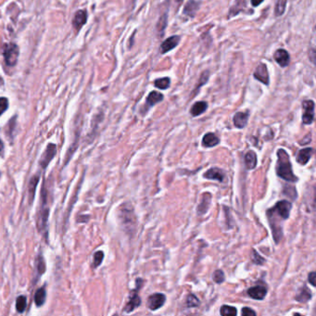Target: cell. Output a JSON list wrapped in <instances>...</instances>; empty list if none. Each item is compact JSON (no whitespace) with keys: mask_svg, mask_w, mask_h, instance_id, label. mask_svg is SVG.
Listing matches in <instances>:
<instances>
[{"mask_svg":"<svg viewBox=\"0 0 316 316\" xmlns=\"http://www.w3.org/2000/svg\"><path fill=\"white\" fill-rule=\"evenodd\" d=\"M278 161L276 163V173L279 177L287 182L294 183L298 178L292 171V166L289 160V156L284 150H279L277 151Z\"/></svg>","mask_w":316,"mask_h":316,"instance_id":"6da1fadb","label":"cell"},{"mask_svg":"<svg viewBox=\"0 0 316 316\" xmlns=\"http://www.w3.org/2000/svg\"><path fill=\"white\" fill-rule=\"evenodd\" d=\"M3 56L7 65L13 67L17 64L18 58H19V48L16 44L10 43L5 45L3 50Z\"/></svg>","mask_w":316,"mask_h":316,"instance_id":"7a4b0ae2","label":"cell"},{"mask_svg":"<svg viewBox=\"0 0 316 316\" xmlns=\"http://www.w3.org/2000/svg\"><path fill=\"white\" fill-rule=\"evenodd\" d=\"M142 283L143 281L140 278H138L136 280V288L131 291L130 297H129V300H128L126 306L124 307V312L125 313L129 314V313L133 312L135 308L141 305V299L138 295V291H139V289L141 287Z\"/></svg>","mask_w":316,"mask_h":316,"instance_id":"3957f363","label":"cell"},{"mask_svg":"<svg viewBox=\"0 0 316 316\" xmlns=\"http://www.w3.org/2000/svg\"><path fill=\"white\" fill-rule=\"evenodd\" d=\"M47 205V195H44V191L42 192V204H41V209L38 212V218H37V228L40 232H45L47 229V224H48V219H49V214H50V210L48 209Z\"/></svg>","mask_w":316,"mask_h":316,"instance_id":"277c9868","label":"cell"},{"mask_svg":"<svg viewBox=\"0 0 316 316\" xmlns=\"http://www.w3.org/2000/svg\"><path fill=\"white\" fill-rule=\"evenodd\" d=\"M302 122L304 124H312L315 120V102L311 100H307L302 103Z\"/></svg>","mask_w":316,"mask_h":316,"instance_id":"5b68a950","label":"cell"},{"mask_svg":"<svg viewBox=\"0 0 316 316\" xmlns=\"http://www.w3.org/2000/svg\"><path fill=\"white\" fill-rule=\"evenodd\" d=\"M276 214H278L283 220H286L289 217L292 205L287 200H280L275 204V207L272 208Z\"/></svg>","mask_w":316,"mask_h":316,"instance_id":"8992f818","label":"cell"},{"mask_svg":"<svg viewBox=\"0 0 316 316\" xmlns=\"http://www.w3.org/2000/svg\"><path fill=\"white\" fill-rule=\"evenodd\" d=\"M56 153H57V147H56V145L55 144H51V143L50 144H49L47 150H45V152L42 155L40 162H39V164H40V166L43 169H45V168L48 167V165L52 161V159L55 157Z\"/></svg>","mask_w":316,"mask_h":316,"instance_id":"52a82bcc","label":"cell"},{"mask_svg":"<svg viewBox=\"0 0 316 316\" xmlns=\"http://www.w3.org/2000/svg\"><path fill=\"white\" fill-rule=\"evenodd\" d=\"M253 75H254L255 79H257L258 81L263 83L265 85H268L269 84V83H270L269 72H268L267 66L265 65V63H260L256 67Z\"/></svg>","mask_w":316,"mask_h":316,"instance_id":"ba28073f","label":"cell"},{"mask_svg":"<svg viewBox=\"0 0 316 316\" xmlns=\"http://www.w3.org/2000/svg\"><path fill=\"white\" fill-rule=\"evenodd\" d=\"M165 301H166L165 295H163L162 293H156V294L150 296L148 305L151 311H157L158 309H160L161 307L164 305Z\"/></svg>","mask_w":316,"mask_h":316,"instance_id":"9c48e42d","label":"cell"},{"mask_svg":"<svg viewBox=\"0 0 316 316\" xmlns=\"http://www.w3.org/2000/svg\"><path fill=\"white\" fill-rule=\"evenodd\" d=\"M267 293V287L265 285H257L250 287L248 290V294L249 296L253 299H257V300H262L264 299Z\"/></svg>","mask_w":316,"mask_h":316,"instance_id":"30bf717a","label":"cell"},{"mask_svg":"<svg viewBox=\"0 0 316 316\" xmlns=\"http://www.w3.org/2000/svg\"><path fill=\"white\" fill-rule=\"evenodd\" d=\"M181 38L178 35H173V36H170L169 38H167L166 40L163 41L162 46H161V50L163 54H165L169 51L173 50V49H175L178 44L180 43Z\"/></svg>","mask_w":316,"mask_h":316,"instance_id":"8fae6325","label":"cell"},{"mask_svg":"<svg viewBox=\"0 0 316 316\" xmlns=\"http://www.w3.org/2000/svg\"><path fill=\"white\" fill-rule=\"evenodd\" d=\"M87 20V12L85 10H78L72 19V25L75 30L79 31L85 24Z\"/></svg>","mask_w":316,"mask_h":316,"instance_id":"7c38bea8","label":"cell"},{"mask_svg":"<svg viewBox=\"0 0 316 316\" xmlns=\"http://www.w3.org/2000/svg\"><path fill=\"white\" fill-rule=\"evenodd\" d=\"M200 3L196 1V0H189L187 3L184 5L183 10V14L184 16H187L189 18H194L200 9Z\"/></svg>","mask_w":316,"mask_h":316,"instance_id":"4fadbf2b","label":"cell"},{"mask_svg":"<svg viewBox=\"0 0 316 316\" xmlns=\"http://www.w3.org/2000/svg\"><path fill=\"white\" fill-rule=\"evenodd\" d=\"M204 178L210 180H217L219 182H224L225 179V173L223 170L219 168H211L204 173Z\"/></svg>","mask_w":316,"mask_h":316,"instance_id":"5bb4252c","label":"cell"},{"mask_svg":"<svg viewBox=\"0 0 316 316\" xmlns=\"http://www.w3.org/2000/svg\"><path fill=\"white\" fill-rule=\"evenodd\" d=\"M274 58H275V61L283 68H285L289 64L290 56H289V53L285 50H283V49L277 50L275 52Z\"/></svg>","mask_w":316,"mask_h":316,"instance_id":"9a60e30c","label":"cell"},{"mask_svg":"<svg viewBox=\"0 0 316 316\" xmlns=\"http://www.w3.org/2000/svg\"><path fill=\"white\" fill-rule=\"evenodd\" d=\"M247 9V0H234V5L230 8L227 14V18L230 19L236 16L241 11H244Z\"/></svg>","mask_w":316,"mask_h":316,"instance_id":"2e32d148","label":"cell"},{"mask_svg":"<svg viewBox=\"0 0 316 316\" xmlns=\"http://www.w3.org/2000/svg\"><path fill=\"white\" fill-rule=\"evenodd\" d=\"M249 113L248 112H236L234 114V119H233L234 126L236 128H239V129L244 128L245 126L247 125V123H248V121H249Z\"/></svg>","mask_w":316,"mask_h":316,"instance_id":"e0dca14e","label":"cell"},{"mask_svg":"<svg viewBox=\"0 0 316 316\" xmlns=\"http://www.w3.org/2000/svg\"><path fill=\"white\" fill-rule=\"evenodd\" d=\"M313 152L314 150L312 148H305L303 150H300L297 155V162L301 165H305L310 161Z\"/></svg>","mask_w":316,"mask_h":316,"instance_id":"ac0fdd59","label":"cell"},{"mask_svg":"<svg viewBox=\"0 0 316 316\" xmlns=\"http://www.w3.org/2000/svg\"><path fill=\"white\" fill-rule=\"evenodd\" d=\"M220 143L219 138L214 133H208L203 136L202 146L206 148H213Z\"/></svg>","mask_w":316,"mask_h":316,"instance_id":"d6986e66","label":"cell"},{"mask_svg":"<svg viewBox=\"0 0 316 316\" xmlns=\"http://www.w3.org/2000/svg\"><path fill=\"white\" fill-rule=\"evenodd\" d=\"M163 95L162 93L157 91L150 92V95L148 96V99H147V107L149 109L150 107L155 106L157 103L163 101Z\"/></svg>","mask_w":316,"mask_h":316,"instance_id":"ffe728a7","label":"cell"},{"mask_svg":"<svg viewBox=\"0 0 316 316\" xmlns=\"http://www.w3.org/2000/svg\"><path fill=\"white\" fill-rule=\"evenodd\" d=\"M211 200H212L211 194H204L202 201H201V203L200 204V206L198 207V210H197L200 215L205 214L208 212V210L210 208V205H211Z\"/></svg>","mask_w":316,"mask_h":316,"instance_id":"44dd1931","label":"cell"},{"mask_svg":"<svg viewBox=\"0 0 316 316\" xmlns=\"http://www.w3.org/2000/svg\"><path fill=\"white\" fill-rule=\"evenodd\" d=\"M208 109V103L205 101H199L196 102L192 106L191 110H190V113L194 117L200 116L202 113L206 112V110Z\"/></svg>","mask_w":316,"mask_h":316,"instance_id":"7402d4cb","label":"cell"},{"mask_svg":"<svg viewBox=\"0 0 316 316\" xmlns=\"http://www.w3.org/2000/svg\"><path fill=\"white\" fill-rule=\"evenodd\" d=\"M245 164H246L247 169H249V170L254 169L257 165V156H256V153L254 151L250 150L246 154Z\"/></svg>","mask_w":316,"mask_h":316,"instance_id":"603a6c76","label":"cell"},{"mask_svg":"<svg viewBox=\"0 0 316 316\" xmlns=\"http://www.w3.org/2000/svg\"><path fill=\"white\" fill-rule=\"evenodd\" d=\"M295 299L299 302H306L312 299V293L306 286H303L299 290Z\"/></svg>","mask_w":316,"mask_h":316,"instance_id":"cb8c5ba5","label":"cell"},{"mask_svg":"<svg viewBox=\"0 0 316 316\" xmlns=\"http://www.w3.org/2000/svg\"><path fill=\"white\" fill-rule=\"evenodd\" d=\"M46 289L45 287H41L39 288L35 295H34V302H35V305L37 307H41V306L44 305L45 301H46Z\"/></svg>","mask_w":316,"mask_h":316,"instance_id":"d4e9b609","label":"cell"},{"mask_svg":"<svg viewBox=\"0 0 316 316\" xmlns=\"http://www.w3.org/2000/svg\"><path fill=\"white\" fill-rule=\"evenodd\" d=\"M171 84V79L169 77H163V78H160L154 81V85L155 87L161 89V90H165L167 88L170 87Z\"/></svg>","mask_w":316,"mask_h":316,"instance_id":"484cf974","label":"cell"},{"mask_svg":"<svg viewBox=\"0 0 316 316\" xmlns=\"http://www.w3.org/2000/svg\"><path fill=\"white\" fill-rule=\"evenodd\" d=\"M27 306V299L25 296H19L16 300V309L18 313H23Z\"/></svg>","mask_w":316,"mask_h":316,"instance_id":"4316f807","label":"cell"},{"mask_svg":"<svg viewBox=\"0 0 316 316\" xmlns=\"http://www.w3.org/2000/svg\"><path fill=\"white\" fill-rule=\"evenodd\" d=\"M286 2H287V0H276L275 9V16H282L285 13Z\"/></svg>","mask_w":316,"mask_h":316,"instance_id":"83f0119b","label":"cell"},{"mask_svg":"<svg viewBox=\"0 0 316 316\" xmlns=\"http://www.w3.org/2000/svg\"><path fill=\"white\" fill-rule=\"evenodd\" d=\"M35 266H36V272L37 274H39V276L41 275H43L46 271V265H45V261L42 257V255H39L37 256L36 258V262H35Z\"/></svg>","mask_w":316,"mask_h":316,"instance_id":"f1b7e54d","label":"cell"},{"mask_svg":"<svg viewBox=\"0 0 316 316\" xmlns=\"http://www.w3.org/2000/svg\"><path fill=\"white\" fill-rule=\"evenodd\" d=\"M39 180V176H33L30 181V185H29V193H30V200H33L34 197V193H35V189H36V185L38 183Z\"/></svg>","mask_w":316,"mask_h":316,"instance_id":"f546056e","label":"cell"},{"mask_svg":"<svg viewBox=\"0 0 316 316\" xmlns=\"http://www.w3.org/2000/svg\"><path fill=\"white\" fill-rule=\"evenodd\" d=\"M236 314H237L236 309L232 306L224 305L221 308V315L223 316H236Z\"/></svg>","mask_w":316,"mask_h":316,"instance_id":"4dcf8cb0","label":"cell"},{"mask_svg":"<svg viewBox=\"0 0 316 316\" xmlns=\"http://www.w3.org/2000/svg\"><path fill=\"white\" fill-rule=\"evenodd\" d=\"M209 78H210V71H203V72H202V74L200 75V81H199V83H198L197 87L195 88V93H196L197 91H199V89H200V88L202 85H204V84H205V83L208 82Z\"/></svg>","mask_w":316,"mask_h":316,"instance_id":"1f68e13d","label":"cell"},{"mask_svg":"<svg viewBox=\"0 0 316 316\" xmlns=\"http://www.w3.org/2000/svg\"><path fill=\"white\" fill-rule=\"evenodd\" d=\"M199 305H200L199 299L196 296L193 295V294L188 295L187 299H186V306L188 308H193V307H197V306Z\"/></svg>","mask_w":316,"mask_h":316,"instance_id":"d6a6232c","label":"cell"},{"mask_svg":"<svg viewBox=\"0 0 316 316\" xmlns=\"http://www.w3.org/2000/svg\"><path fill=\"white\" fill-rule=\"evenodd\" d=\"M283 193L286 195L287 197H289L293 200L297 199V192H296L295 188L293 186H291V185H286V186H285Z\"/></svg>","mask_w":316,"mask_h":316,"instance_id":"836d02e7","label":"cell"},{"mask_svg":"<svg viewBox=\"0 0 316 316\" xmlns=\"http://www.w3.org/2000/svg\"><path fill=\"white\" fill-rule=\"evenodd\" d=\"M104 259V253L103 251H98L94 255V261H93V266L99 267L101 265L102 261Z\"/></svg>","mask_w":316,"mask_h":316,"instance_id":"e575fe53","label":"cell"},{"mask_svg":"<svg viewBox=\"0 0 316 316\" xmlns=\"http://www.w3.org/2000/svg\"><path fill=\"white\" fill-rule=\"evenodd\" d=\"M214 282L221 284L224 281V274L222 270H216L214 274Z\"/></svg>","mask_w":316,"mask_h":316,"instance_id":"d590c367","label":"cell"},{"mask_svg":"<svg viewBox=\"0 0 316 316\" xmlns=\"http://www.w3.org/2000/svg\"><path fill=\"white\" fill-rule=\"evenodd\" d=\"M9 108V100L6 98H0V116Z\"/></svg>","mask_w":316,"mask_h":316,"instance_id":"8d00e7d4","label":"cell"},{"mask_svg":"<svg viewBox=\"0 0 316 316\" xmlns=\"http://www.w3.org/2000/svg\"><path fill=\"white\" fill-rule=\"evenodd\" d=\"M252 253H253L252 261H253V263H254V264H256V265H262L263 264H264V263H265V259H264L263 257H261L258 252H256V250H253V251H252Z\"/></svg>","mask_w":316,"mask_h":316,"instance_id":"74e56055","label":"cell"},{"mask_svg":"<svg viewBox=\"0 0 316 316\" xmlns=\"http://www.w3.org/2000/svg\"><path fill=\"white\" fill-rule=\"evenodd\" d=\"M242 316H256V312L253 311L252 309L250 308H248V307H245L242 309V312H241Z\"/></svg>","mask_w":316,"mask_h":316,"instance_id":"f35d334b","label":"cell"},{"mask_svg":"<svg viewBox=\"0 0 316 316\" xmlns=\"http://www.w3.org/2000/svg\"><path fill=\"white\" fill-rule=\"evenodd\" d=\"M316 272H312L311 274H309L308 275V278H309V282L311 283V285L316 286Z\"/></svg>","mask_w":316,"mask_h":316,"instance_id":"ab89813d","label":"cell"},{"mask_svg":"<svg viewBox=\"0 0 316 316\" xmlns=\"http://www.w3.org/2000/svg\"><path fill=\"white\" fill-rule=\"evenodd\" d=\"M264 1H265V0H251V5H252L253 7H258V6H260Z\"/></svg>","mask_w":316,"mask_h":316,"instance_id":"60d3db41","label":"cell"},{"mask_svg":"<svg viewBox=\"0 0 316 316\" xmlns=\"http://www.w3.org/2000/svg\"><path fill=\"white\" fill-rule=\"evenodd\" d=\"M2 149H3V143L0 140V151L2 150Z\"/></svg>","mask_w":316,"mask_h":316,"instance_id":"b9f144b4","label":"cell"},{"mask_svg":"<svg viewBox=\"0 0 316 316\" xmlns=\"http://www.w3.org/2000/svg\"><path fill=\"white\" fill-rule=\"evenodd\" d=\"M175 1H176V2H177V3H181V2H182V1H183V0H175Z\"/></svg>","mask_w":316,"mask_h":316,"instance_id":"7bdbcfd3","label":"cell"}]
</instances>
